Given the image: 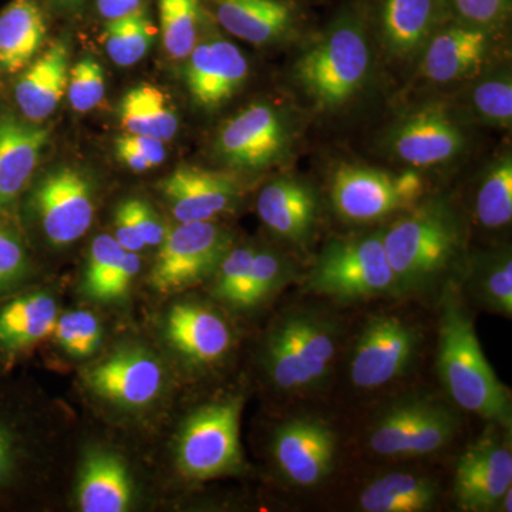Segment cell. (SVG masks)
I'll return each mask as SVG.
<instances>
[{"label":"cell","mask_w":512,"mask_h":512,"mask_svg":"<svg viewBox=\"0 0 512 512\" xmlns=\"http://www.w3.org/2000/svg\"><path fill=\"white\" fill-rule=\"evenodd\" d=\"M119 117L126 134L156 137L164 143L174 138L180 127L168 97L151 84H141L124 94Z\"/></svg>","instance_id":"32"},{"label":"cell","mask_w":512,"mask_h":512,"mask_svg":"<svg viewBox=\"0 0 512 512\" xmlns=\"http://www.w3.org/2000/svg\"><path fill=\"white\" fill-rule=\"evenodd\" d=\"M50 338L66 359L87 362L94 359L103 345L104 323L89 309L60 312Z\"/></svg>","instance_id":"34"},{"label":"cell","mask_w":512,"mask_h":512,"mask_svg":"<svg viewBox=\"0 0 512 512\" xmlns=\"http://www.w3.org/2000/svg\"><path fill=\"white\" fill-rule=\"evenodd\" d=\"M165 52L171 59H187L197 45L204 0H158Z\"/></svg>","instance_id":"36"},{"label":"cell","mask_w":512,"mask_h":512,"mask_svg":"<svg viewBox=\"0 0 512 512\" xmlns=\"http://www.w3.org/2000/svg\"><path fill=\"white\" fill-rule=\"evenodd\" d=\"M49 138V127L0 113V215L9 217L18 207Z\"/></svg>","instance_id":"26"},{"label":"cell","mask_w":512,"mask_h":512,"mask_svg":"<svg viewBox=\"0 0 512 512\" xmlns=\"http://www.w3.org/2000/svg\"><path fill=\"white\" fill-rule=\"evenodd\" d=\"M497 30L447 18L421 50V73L440 84L476 77L487 62Z\"/></svg>","instance_id":"20"},{"label":"cell","mask_w":512,"mask_h":512,"mask_svg":"<svg viewBox=\"0 0 512 512\" xmlns=\"http://www.w3.org/2000/svg\"><path fill=\"white\" fill-rule=\"evenodd\" d=\"M136 476L123 454L103 444L84 450L74 501L83 512H126L136 507Z\"/></svg>","instance_id":"24"},{"label":"cell","mask_w":512,"mask_h":512,"mask_svg":"<svg viewBox=\"0 0 512 512\" xmlns=\"http://www.w3.org/2000/svg\"><path fill=\"white\" fill-rule=\"evenodd\" d=\"M448 16L483 28H503L511 15L512 0H444Z\"/></svg>","instance_id":"43"},{"label":"cell","mask_w":512,"mask_h":512,"mask_svg":"<svg viewBox=\"0 0 512 512\" xmlns=\"http://www.w3.org/2000/svg\"><path fill=\"white\" fill-rule=\"evenodd\" d=\"M59 5H76V3L82 2V0H56Z\"/></svg>","instance_id":"49"},{"label":"cell","mask_w":512,"mask_h":512,"mask_svg":"<svg viewBox=\"0 0 512 512\" xmlns=\"http://www.w3.org/2000/svg\"><path fill=\"white\" fill-rule=\"evenodd\" d=\"M185 84L195 106L220 109L239 92L249 74L247 57L228 40H207L194 49L185 64Z\"/></svg>","instance_id":"25"},{"label":"cell","mask_w":512,"mask_h":512,"mask_svg":"<svg viewBox=\"0 0 512 512\" xmlns=\"http://www.w3.org/2000/svg\"><path fill=\"white\" fill-rule=\"evenodd\" d=\"M45 39L46 18L39 0H12L0 12V73L26 69Z\"/></svg>","instance_id":"30"},{"label":"cell","mask_w":512,"mask_h":512,"mask_svg":"<svg viewBox=\"0 0 512 512\" xmlns=\"http://www.w3.org/2000/svg\"><path fill=\"white\" fill-rule=\"evenodd\" d=\"M458 420L447 406L413 397L392 404L370 429V450L380 457L429 456L447 446L456 436Z\"/></svg>","instance_id":"11"},{"label":"cell","mask_w":512,"mask_h":512,"mask_svg":"<svg viewBox=\"0 0 512 512\" xmlns=\"http://www.w3.org/2000/svg\"><path fill=\"white\" fill-rule=\"evenodd\" d=\"M382 229L399 295L430 291L463 254V225L443 201L417 202Z\"/></svg>","instance_id":"4"},{"label":"cell","mask_w":512,"mask_h":512,"mask_svg":"<svg viewBox=\"0 0 512 512\" xmlns=\"http://www.w3.org/2000/svg\"><path fill=\"white\" fill-rule=\"evenodd\" d=\"M113 237L126 251L140 254L146 248L143 239L138 235L128 200L121 202L116 212H114Z\"/></svg>","instance_id":"45"},{"label":"cell","mask_w":512,"mask_h":512,"mask_svg":"<svg viewBox=\"0 0 512 512\" xmlns=\"http://www.w3.org/2000/svg\"><path fill=\"white\" fill-rule=\"evenodd\" d=\"M370 30L389 55H419L441 23L450 18L444 0H365Z\"/></svg>","instance_id":"22"},{"label":"cell","mask_w":512,"mask_h":512,"mask_svg":"<svg viewBox=\"0 0 512 512\" xmlns=\"http://www.w3.org/2000/svg\"><path fill=\"white\" fill-rule=\"evenodd\" d=\"M222 28L255 46L292 40L308 25L306 0H208Z\"/></svg>","instance_id":"17"},{"label":"cell","mask_w":512,"mask_h":512,"mask_svg":"<svg viewBox=\"0 0 512 512\" xmlns=\"http://www.w3.org/2000/svg\"><path fill=\"white\" fill-rule=\"evenodd\" d=\"M106 94L104 70L93 57H84L69 72L66 96L77 113L96 109Z\"/></svg>","instance_id":"42"},{"label":"cell","mask_w":512,"mask_h":512,"mask_svg":"<svg viewBox=\"0 0 512 512\" xmlns=\"http://www.w3.org/2000/svg\"><path fill=\"white\" fill-rule=\"evenodd\" d=\"M255 248L254 245L232 247L212 275V295L229 308H239Z\"/></svg>","instance_id":"40"},{"label":"cell","mask_w":512,"mask_h":512,"mask_svg":"<svg viewBox=\"0 0 512 512\" xmlns=\"http://www.w3.org/2000/svg\"><path fill=\"white\" fill-rule=\"evenodd\" d=\"M161 336L171 356L192 370L220 365L235 342L228 319L214 306L195 299L175 302L164 312Z\"/></svg>","instance_id":"15"},{"label":"cell","mask_w":512,"mask_h":512,"mask_svg":"<svg viewBox=\"0 0 512 512\" xmlns=\"http://www.w3.org/2000/svg\"><path fill=\"white\" fill-rule=\"evenodd\" d=\"M421 333L406 319L380 315L367 320L353 346L350 380L362 390H375L406 375L416 362Z\"/></svg>","instance_id":"14"},{"label":"cell","mask_w":512,"mask_h":512,"mask_svg":"<svg viewBox=\"0 0 512 512\" xmlns=\"http://www.w3.org/2000/svg\"><path fill=\"white\" fill-rule=\"evenodd\" d=\"M242 406L241 396H229L198 407L184 420L175 441V464L185 478L204 481L242 470Z\"/></svg>","instance_id":"8"},{"label":"cell","mask_w":512,"mask_h":512,"mask_svg":"<svg viewBox=\"0 0 512 512\" xmlns=\"http://www.w3.org/2000/svg\"><path fill=\"white\" fill-rule=\"evenodd\" d=\"M84 396L107 419L140 423L154 416L171 393V367L157 350L123 340L87 363L80 373Z\"/></svg>","instance_id":"3"},{"label":"cell","mask_w":512,"mask_h":512,"mask_svg":"<svg viewBox=\"0 0 512 512\" xmlns=\"http://www.w3.org/2000/svg\"><path fill=\"white\" fill-rule=\"evenodd\" d=\"M476 217L485 228L507 227L512 220V160L510 154L495 161L478 187Z\"/></svg>","instance_id":"38"},{"label":"cell","mask_w":512,"mask_h":512,"mask_svg":"<svg viewBox=\"0 0 512 512\" xmlns=\"http://www.w3.org/2000/svg\"><path fill=\"white\" fill-rule=\"evenodd\" d=\"M36 404L0 380V505L22 500L52 473L60 437Z\"/></svg>","instance_id":"6"},{"label":"cell","mask_w":512,"mask_h":512,"mask_svg":"<svg viewBox=\"0 0 512 512\" xmlns=\"http://www.w3.org/2000/svg\"><path fill=\"white\" fill-rule=\"evenodd\" d=\"M140 271L137 252L121 248L113 235L101 234L87 252L80 292L84 298L103 305L119 303L126 299Z\"/></svg>","instance_id":"29"},{"label":"cell","mask_w":512,"mask_h":512,"mask_svg":"<svg viewBox=\"0 0 512 512\" xmlns=\"http://www.w3.org/2000/svg\"><path fill=\"white\" fill-rule=\"evenodd\" d=\"M338 437L325 421L298 417L285 421L272 437V456L289 484L313 488L332 474Z\"/></svg>","instance_id":"16"},{"label":"cell","mask_w":512,"mask_h":512,"mask_svg":"<svg viewBox=\"0 0 512 512\" xmlns=\"http://www.w3.org/2000/svg\"><path fill=\"white\" fill-rule=\"evenodd\" d=\"M256 211L275 237L303 245L318 225L319 198L311 185L299 178H276L259 192Z\"/></svg>","instance_id":"27"},{"label":"cell","mask_w":512,"mask_h":512,"mask_svg":"<svg viewBox=\"0 0 512 512\" xmlns=\"http://www.w3.org/2000/svg\"><path fill=\"white\" fill-rule=\"evenodd\" d=\"M178 222L214 221L237 208L242 185L234 175L181 165L160 184Z\"/></svg>","instance_id":"21"},{"label":"cell","mask_w":512,"mask_h":512,"mask_svg":"<svg viewBox=\"0 0 512 512\" xmlns=\"http://www.w3.org/2000/svg\"><path fill=\"white\" fill-rule=\"evenodd\" d=\"M6 217L0 215V301L22 291L33 275L25 239Z\"/></svg>","instance_id":"39"},{"label":"cell","mask_w":512,"mask_h":512,"mask_svg":"<svg viewBox=\"0 0 512 512\" xmlns=\"http://www.w3.org/2000/svg\"><path fill=\"white\" fill-rule=\"evenodd\" d=\"M338 322L315 309L279 315L261 346V366L269 384L286 396H303L325 386L338 356Z\"/></svg>","instance_id":"5"},{"label":"cell","mask_w":512,"mask_h":512,"mask_svg":"<svg viewBox=\"0 0 512 512\" xmlns=\"http://www.w3.org/2000/svg\"><path fill=\"white\" fill-rule=\"evenodd\" d=\"M394 156L413 168L434 167L456 158L466 136L443 104H427L404 117L389 138Z\"/></svg>","instance_id":"18"},{"label":"cell","mask_w":512,"mask_h":512,"mask_svg":"<svg viewBox=\"0 0 512 512\" xmlns=\"http://www.w3.org/2000/svg\"><path fill=\"white\" fill-rule=\"evenodd\" d=\"M60 302L50 289L16 292L0 302V372L6 373L52 335Z\"/></svg>","instance_id":"23"},{"label":"cell","mask_w":512,"mask_h":512,"mask_svg":"<svg viewBox=\"0 0 512 512\" xmlns=\"http://www.w3.org/2000/svg\"><path fill=\"white\" fill-rule=\"evenodd\" d=\"M468 286L474 298L493 313L511 318L512 258L510 249L484 254L471 266Z\"/></svg>","instance_id":"33"},{"label":"cell","mask_w":512,"mask_h":512,"mask_svg":"<svg viewBox=\"0 0 512 512\" xmlns=\"http://www.w3.org/2000/svg\"><path fill=\"white\" fill-rule=\"evenodd\" d=\"M234 247L228 229L214 221L178 222L158 247L148 284L160 295H175L211 279Z\"/></svg>","instance_id":"10"},{"label":"cell","mask_w":512,"mask_h":512,"mask_svg":"<svg viewBox=\"0 0 512 512\" xmlns=\"http://www.w3.org/2000/svg\"><path fill=\"white\" fill-rule=\"evenodd\" d=\"M292 141L291 117L272 104L254 103L220 128L214 148L228 167L258 171L279 163Z\"/></svg>","instance_id":"12"},{"label":"cell","mask_w":512,"mask_h":512,"mask_svg":"<svg viewBox=\"0 0 512 512\" xmlns=\"http://www.w3.org/2000/svg\"><path fill=\"white\" fill-rule=\"evenodd\" d=\"M437 497L436 484L429 478L393 471L367 485L359 505L366 512H423L434 507Z\"/></svg>","instance_id":"31"},{"label":"cell","mask_w":512,"mask_h":512,"mask_svg":"<svg viewBox=\"0 0 512 512\" xmlns=\"http://www.w3.org/2000/svg\"><path fill=\"white\" fill-rule=\"evenodd\" d=\"M114 147H116V156L119 158L120 163L126 165V167L130 168L134 173H144V171H148L153 168L150 161L141 156L136 148L128 143L124 136L116 138V141H114Z\"/></svg>","instance_id":"47"},{"label":"cell","mask_w":512,"mask_h":512,"mask_svg":"<svg viewBox=\"0 0 512 512\" xmlns=\"http://www.w3.org/2000/svg\"><path fill=\"white\" fill-rule=\"evenodd\" d=\"M295 278V265L272 248H255L239 311H251L271 299Z\"/></svg>","instance_id":"37"},{"label":"cell","mask_w":512,"mask_h":512,"mask_svg":"<svg viewBox=\"0 0 512 512\" xmlns=\"http://www.w3.org/2000/svg\"><path fill=\"white\" fill-rule=\"evenodd\" d=\"M308 289L342 302L399 295L384 251L383 229L330 239L309 272Z\"/></svg>","instance_id":"7"},{"label":"cell","mask_w":512,"mask_h":512,"mask_svg":"<svg viewBox=\"0 0 512 512\" xmlns=\"http://www.w3.org/2000/svg\"><path fill=\"white\" fill-rule=\"evenodd\" d=\"M20 73L15 86L20 113L32 123L46 120L66 96L69 46L64 40H57Z\"/></svg>","instance_id":"28"},{"label":"cell","mask_w":512,"mask_h":512,"mask_svg":"<svg viewBox=\"0 0 512 512\" xmlns=\"http://www.w3.org/2000/svg\"><path fill=\"white\" fill-rule=\"evenodd\" d=\"M30 208L47 244L66 248L92 227L96 192L92 181L70 167L47 173L30 195Z\"/></svg>","instance_id":"13"},{"label":"cell","mask_w":512,"mask_h":512,"mask_svg":"<svg viewBox=\"0 0 512 512\" xmlns=\"http://www.w3.org/2000/svg\"><path fill=\"white\" fill-rule=\"evenodd\" d=\"M470 106L485 123L510 127L512 121L510 73H498L478 83L471 90Z\"/></svg>","instance_id":"41"},{"label":"cell","mask_w":512,"mask_h":512,"mask_svg":"<svg viewBox=\"0 0 512 512\" xmlns=\"http://www.w3.org/2000/svg\"><path fill=\"white\" fill-rule=\"evenodd\" d=\"M107 55L117 66L128 67L147 55L156 37V29L146 9H138L123 18L107 20L104 29Z\"/></svg>","instance_id":"35"},{"label":"cell","mask_w":512,"mask_h":512,"mask_svg":"<svg viewBox=\"0 0 512 512\" xmlns=\"http://www.w3.org/2000/svg\"><path fill=\"white\" fill-rule=\"evenodd\" d=\"M424 181L413 168L387 171L342 165L330 181V201L343 221L370 224L410 210L421 201Z\"/></svg>","instance_id":"9"},{"label":"cell","mask_w":512,"mask_h":512,"mask_svg":"<svg viewBox=\"0 0 512 512\" xmlns=\"http://www.w3.org/2000/svg\"><path fill=\"white\" fill-rule=\"evenodd\" d=\"M512 487V453L497 434H485L461 454L454 477V494L461 510H498Z\"/></svg>","instance_id":"19"},{"label":"cell","mask_w":512,"mask_h":512,"mask_svg":"<svg viewBox=\"0 0 512 512\" xmlns=\"http://www.w3.org/2000/svg\"><path fill=\"white\" fill-rule=\"evenodd\" d=\"M124 138L141 154L150 164L158 167L167 158L164 141L151 136H137V134H124Z\"/></svg>","instance_id":"46"},{"label":"cell","mask_w":512,"mask_h":512,"mask_svg":"<svg viewBox=\"0 0 512 512\" xmlns=\"http://www.w3.org/2000/svg\"><path fill=\"white\" fill-rule=\"evenodd\" d=\"M128 205H130L138 235L143 239L146 248L160 247L168 231L160 215L146 201L138 200V198H128Z\"/></svg>","instance_id":"44"},{"label":"cell","mask_w":512,"mask_h":512,"mask_svg":"<svg viewBox=\"0 0 512 512\" xmlns=\"http://www.w3.org/2000/svg\"><path fill=\"white\" fill-rule=\"evenodd\" d=\"M437 372L444 389L467 412L511 430V394L488 363L460 289L447 282L440 301Z\"/></svg>","instance_id":"1"},{"label":"cell","mask_w":512,"mask_h":512,"mask_svg":"<svg viewBox=\"0 0 512 512\" xmlns=\"http://www.w3.org/2000/svg\"><path fill=\"white\" fill-rule=\"evenodd\" d=\"M143 8V0H97V10L106 20L123 18Z\"/></svg>","instance_id":"48"},{"label":"cell","mask_w":512,"mask_h":512,"mask_svg":"<svg viewBox=\"0 0 512 512\" xmlns=\"http://www.w3.org/2000/svg\"><path fill=\"white\" fill-rule=\"evenodd\" d=\"M369 36L365 0H350L298 57L295 82L319 109L338 110L365 89L373 64Z\"/></svg>","instance_id":"2"}]
</instances>
